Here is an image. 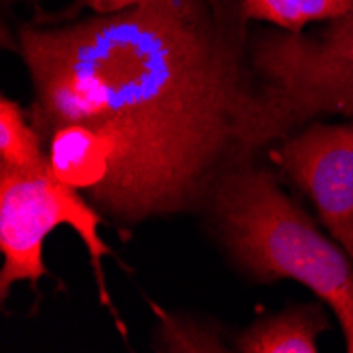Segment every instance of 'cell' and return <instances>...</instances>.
Masks as SVG:
<instances>
[{"mask_svg":"<svg viewBox=\"0 0 353 353\" xmlns=\"http://www.w3.org/2000/svg\"><path fill=\"white\" fill-rule=\"evenodd\" d=\"M104 222V216L81 190L63 184L51 172L23 174L0 168V301L5 303L11 288L21 281L37 290L47 275L45 239L63 224L85 243L98 299L123 328L106 285L104 259L112 256V250L100 235Z\"/></svg>","mask_w":353,"mask_h":353,"instance_id":"277c9868","label":"cell"},{"mask_svg":"<svg viewBox=\"0 0 353 353\" xmlns=\"http://www.w3.org/2000/svg\"><path fill=\"white\" fill-rule=\"evenodd\" d=\"M248 37L239 0H142L110 15L39 11L13 49L43 142L68 123L98 134L108 174L91 205L132 231L199 214L224 172L267 152Z\"/></svg>","mask_w":353,"mask_h":353,"instance_id":"6da1fadb","label":"cell"},{"mask_svg":"<svg viewBox=\"0 0 353 353\" xmlns=\"http://www.w3.org/2000/svg\"><path fill=\"white\" fill-rule=\"evenodd\" d=\"M231 265L252 283H303L336 315L353 353V261L256 161L224 172L199 212Z\"/></svg>","mask_w":353,"mask_h":353,"instance_id":"7a4b0ae2","label":"cell"},{"mask_svg":"<svg viewBox=\"0 0 353 353\" xmlns=\"http://www.w3.org/2000/svg\"><path fill=\"white\" fill-rule=\"evenodd\" d=\"M15 5H30V7H34L37 11H41L39 9V0H3V7L7 9V7H15Z\"/></svg>","mask_w":353,"mask_h":353,"instance_id":"8fae6325","label":"cell"},{"mask_svg":"<svg viewBox=\"0 0 353 353\" xmlns=\"http://www.w3.org/2000/svg\"><path fill=\"white\" fill-rule=\"evenodd\" d=\"M142 0H74L72 5H68L66 9H61L57 13H47L51 17L57 19H68V17H77L81 15V11H91L95 15H110V13H119L123 9L136 7Z\"/></svg>","mask_w":353,"mask_h":353,"instance_id":"30bf717a","label":"cell"},{"mask_svg":"<svg viewBox=\"0 0 353 353\" xmlns=\"http://www.w3.org/2000/svg\"><path fill=\"white\" fill-rule=\"evenodd\" d=\"M248 57L269 148L322 117H353V7L317 32L250 28Z\"/></svg>","mask_w":353,"mask_h":353,"instance_id":"3957f363","label":"cell"},{"mask_svg":"<svg viewBox=\"0 0 353 353\" xmlns=\"http://www.w3.org/2000/svg\"><path fill=\"white\" fill-rule=\"evenodd\" d=\"M330 328L324 309L307 303L277 313H265L231 336L239 353H317V339Z\"/></svg>","mask_w":353,"mask_h":353,"instance_id":"8992f818","label":"cell"},{"mask_svg":"<svg viewBox=\"0 0 353 353\" xmlns=\"http://www.w3.org/2000/svg\"><path fill=\"white\" fill-rule=\"evenodd\" d=\"M150 309L159 319L157 347L159 351H233L220 339V328L214 322H203L186 313H174L148 299Z\"/></svg>","mask_w":353,"mask_h":353,"instance_id":"9c48e42d","label":"cell"},{"mask_svg":"<svg viewBox=\"0 0 353 353\" xmlns=\"http://www.w3.org/2000/svg\"><path fill=\"white\" fill-rule=\"evenodd\" d=\"M353 261V121H313L267 150Z\"/></svg>","mask_w":353,"mask_h":353,"instance_id":"5b68a950","label":"cell"},{"mask_svg":"<svg viewBox=\"0 0 353 353\" xmlns=\"http://www.w3.org/2000/svg\"><path fill=\"white\" fill-rule=\"evenodd\" d=\"M0 168L23 174H45L49 168L47 146L19 102L0 98Z\"/></svg>","mask_w":353,"mask_h":353,"instance_id":"52a82bcc","label":"cell"},{"mask_svg":"<svg viewBox=\"0 0 353 353\" xmlns=\"http://www.w3.org/2000/svg\"><path fill=\"white\" fill-rule=\"evenodd\" d=\"M248 21H263L285 32H303L309 23L345 15L353 0H239Z\"/></svg>","mask_w":353,"mask_h":353,"instance_id":"ba28073f","label":"cell"}]
</instances>
